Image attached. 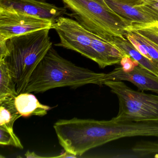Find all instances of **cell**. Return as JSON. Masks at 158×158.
<instances>
[{
	"instance_id": "obj_1",
	"label": "cell",
	"mask_w": 158,
	"mask_h": 158,
	"mask_svg": "<svg viewBox=\"0 0 158 158\" xmlns=\"http://www.w3.org/2000/svg\"><path fill=\"white\" fill-rule=\"evenodd\" d=\"M105 75L77 66L52 47L30 77L25 92L43 93L56 88H76L89 84L102 85Z\"/></svg>"
},
{
	"instance_id": "obj_2",
	"label": "cell",
	"mask_w": 158,
	"mask_h": 158,
	"mask_svg": "<svg viewBox=\"0 0 158 158\" xmlns=\"http://www.w3.org/2000/svg\"><path fill=\"white\" fill-rule=\"evenodd\" d=\"M50 30H38L6 41L7 54L0 60H4L9 66L18 95L25 92L30 77L52 47Z\"/></svg>"
},
{
	"instance_id": "obj_3",
	"label": "cell",
	"mask_w": 158,
	"mask_h": 158,
	"mask_svg": "<svg viewBox=\"0 0 158 158\" xmlns=\"http://www.w3.org/2000/svg\"><path fill=\"white\" fill-rule=\"evenodd\" d=\"M71 15L90 33L111 42L115 37H123L132 24L115 13L104 0H62Z\"/></svg>"
},
{
	"instance_id": "obj_4",
	"label": "cell",
	"mask_w": 158,
	"mask_h": 158,
	"mask_svg": "<svg viewBox=\"0 0 158 158\" xmlns=\"http://www.w3.org/2000/svg\"><path fill=\"white\" fill-rule=\"evenodd\" d=\"M119 101V111L111 120L114 122L158 123V95L136 91L122 81L108 80L103 83Z\"/></svg>"
},
{
	"instance_id": "obj_5",
	"label": "cell",
	"mask_w": 158,
	"mask_h": 158,
	"mask_svg": "<svg viewBox=\"0 0 158 158\" xmlns=\"http://www.w3.org/2000/svg\"><path fill=\"white\" fill-rule=\"evenodd\" d=\"M60 42L55 46L74 51L95 62L96 57L91 46L93 34L77 21L60 16L52 25Z\"/></svg>"
},
{
	"instance_id": "obj_6",
	"label": "cell",
	"mask_w": 158,
	"mask_h": 158,
	"mask_svg": "<svg viewBox=\"0 0 158 158\" xmlns=\"http://www.w3.org/2000/svg\"><path fill=\"white\" fill-rule=\"evenodd\" d=\"M50 20L25 14L0 10V41L44 29H52Z\"/></svg>"
},
{
	"instance_id": "obj_7",
	"label": "cell",
	"mask_w": 158,
	"mask_h": 158,
	"mask_svg": "<svg viewBox=\"0 0 158 158\" xmlns=\"http://www.w3.org/2000/svg\"><path fill=\"white\" fill-rule=\"evenodd\" d=\"M65 8L38 0H0V10L25 14L53 23L66 12Z\"/></svg>"
},
{
	"instance_id": "obj_8",
	"label": "cell",
	"mask_w": 158,
	"mask_h": 158,
	"mask_svg": "<svg viewBox=\"0 0 158 158\" xmlns=\"http://www.w3.org/2000/svg\"><path fill=\"white\" fill-rule=\"evenodd\" d=\"M108 80L130 82L141 91L150 90L158 94V77L139 65L130 71H125L121 66L105 73V82Z\"/></svg>"
},
{
	"instance_id": "obj_9",
	"label": "cell",
	"mask_w": 158,
	"mask_h": 158,
	"mask_svg": "<svg viewBox=\"0 0 158 158\" xmlns=\"http://www.w3.org/2000/svg\"><path fill=\"white\" fill-rule=\"evenodd\" d=\"M91 46L96 57L95 62L101 68L119 64L127 55L114 43L103 40L94 34Z\"/></svg>"
},
{
	"instance_id": "obj_10",
	"label": "cell",
	"mask_w": 158,
	"mask_h": 158,
	"mask_svg": "<svg viewBox=\"0 0 158 158\" xmlns=\"http://www.w3.org/2000/svg\"><path fill=\"white\" fill-rule=\"evenodd\" d=\"M14 102L17 112L24 117L44 116L51 109L49 106L40 103L33 94L29 92L18 94L15 97Z\"/></svg>"
},
{
	"instance_id": "obj_11",
	"label": "cell",
	"mask_w": 158,
	"mask_h": 158,
	"mask_svg": "<svg viewBox=\"0 0 158 158\" xmlns=\"http://www.w3.org/2000/svg\"><path fill=\"white\" fill-rule=\"evenodd\" d=\"M105 3L115 13L133 23H155L148 14L135 6L124 4L115 0H104Z\"/></svg>"
},
{
	"instance_id": "obj_12",
	"label": "cell",
	"mask_w": 158,
	"mask_h": 158,
	"mask_svg": "<svg viewBox=\"0 0 158 158\" xmlns=\"http://www.w3.org/2000/svg\"><path fill=\"white\" fill-rule=\"evenodd\" d=\"M111 42L114 43L125 54L137 62L140 67L158 77L157 64L141 54L125 37H115Z\"/></svg>"
},
{
	"instance_id": "obj_13",
	"label": "cell",
	"mask_w": 158,
	"mask_h": 158,
	"mask_svg": "<svg viewBox=\"0 0 158 158\" xmlns=\"http://www.w3.org/2000/svg\"><path fill=\"white\" fill-rule=\"evenodd\" d=\"M18 95L16 85L7 63L0 60V103Z\"/></svg>"
},
{
	"instance_id": "obj_14",
	"label": "cell",
	"mask_w": 158,
	"mask_h": 158,
	"mask_svg": "<svg viewBox=\"0 0 158 158\" xmlns=\"http://www.w3.org/2000/svg\"><path fill=\"white\" fill-rule=\"evenodd\" d=\"M14 98L0 103V127L11 132L15 122L21 117L15 107Z\"/></svg>"
},
{
	"instance_id": "obj_15",
	"label": "cell",
	"mask_w": 158,
	"mask_h": 158,
	"mask_svg": "<svg viewBox=\"0 0 158 158\" xmlns=\"http://www.w3.org/2000/svg\"><path fill=\"white\" fill-rule=\"evenodd\" d=\"M132 158H158V141H145L136 144L131 149Z\"/></svg>"
},
{
	"instance_id": "obj_16",
	"label": "cell",
	"mask_w": 158,
	"mask_h": 158,
	"mask_svg": "<svg viewBox=\"0 0 158 158\" xmlns=\"http://www.w3.org/2000/svg\"><path fill=\"white\" fill-rule=\"evenodd\" d=\"M127 30L135 31L158 45V22L151 23H133Z\"/></svg>"
},
{
	"instance_id": "obj_17",
	"label": "cell",
	"mask_w": 158,
	"mask_h": 158,
	"mask_svg": "<svg viewBox=\"0 0 158 158\" xmlns=\"http://www.w3.org/2000/svg\"><path fill=\"white\" fill-rule=\"evenodd\" d=\"M127 31H129L133 34V36L146 49L151 60L156 64H158V45L135 31L132 30Z\"/></svg>"
},
{
	"instance_id": "obj_18",
	"label": "cell",
	"mask_w": 158,
	"mask_h": 158,
	"mask_svg": "<svg viewBox=\"0 0 158 158\" xmlns=\"http://www.w3.org/2000/svg\"><path fill=\"white\" fill-rule=\"evenodd\" d=\"M0 144L11 145L22 149L23 148V146L14 132H10L2 127H0Z\"/></svg>"
},
{
	"instance_id": "obj_19",
	"label": "cell",
	"mask_w": 158,
	"mask_h": 158,
	"mask_svg": "<svg viewBox=\"0 0 158 158\" xmlns=\"http://www.w3.org/2000/svg\"><path fill=\"white\" fill-rule=\"evenodd\" d=\"M135 7L149 15L155 22H158V0H142Z\"/></svg>"
},
{
	"instance_id": "obj_20",
	"label": "cell",
	"mask_w": 158,
	"mask_h": 158,
	"mask_svg": "<svg viewBox=\"0 0 158 158\" xmlns=\"http://www.w3.org/2000/svg\"><path fill=\"white\" fill-rule=\"evenodd\" d=\"M120 64L122 68L125 71H131L135 68V66L139 65L137 62L133 60L127 54L122 58Z\"/></svg>"
},
{
	"instance_id": "obj_21",
	"label": "cell",
	"mask_w": 158,
	"mask_h": 158,
	"mask_svg": "<svg viewBox=\"0 0 158 158\" xmlns=\"http://www.w3.org/2000/svg\"><path fill=\"white\" fill-rule=\"evenodd\" d=\"M119 2H122L124 4L131 5L132 6H135L139 5L141 2L142 0H115Z\"/></svg>"
},
{
	"instance_id": "obj_22",
	"label": "cell",
	"mask_w": 158,
	"mask_h": 158,
	"mask_svg": "<svg viewBox=\"0 0 158 158\" xmlns=\"http://www.w3.org/2000/svg\"><path fill=\"white\" fill-rule=\"evenodd\" d=\"M52 158H76L77 156H76L74 154H72L68 152L65 151L63 152L62 153L60 154V155L59 156H54V157H52Z\"/></svg>"
},
{
	"instance_id": "obj_23",
	"label": "cell",
	"mask_w": 158,
	"mask_h": 158,
	"mask_svg": "<svg viewBox=\"0 0 158 158\" xmlns=\"http://www.w3.org/2000/svg\"><path fill=\"white\" fill-rule=\"evenodd\" d=\"M25 156L27 158H46V157H43V156L37 155L34 152H31L29 151H27V152L25 153Z\"/></svg>"
},
{
	"instance_id": "obj_24",
	"label": "cell",
	"mask_w": 158,
	"mask_h": 158,
	"mask_svg": "<svg viewBox=\"0 0 158 158\" xmlns=\"http://www.w3.org/2000/svg\"><path fill=\"white\" fill-rule=\"evenodd\" d=\"M157 64V66H158V64Z\"/></svg>"
}]
</instances>
